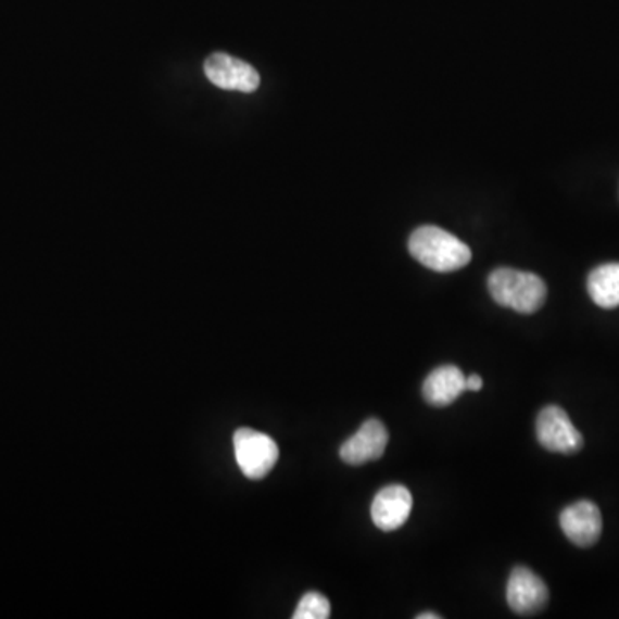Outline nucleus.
Wrapping results in <instances>:
<instances>
[{
    "instance_id": "f257e3e1",
    "label": "nucleus",
    "mask_w": 619,
    "mask_h": 619,
    "mask_svg": "<svg viewBox=\"0 0 619 619\" xmlns=\"http://www.w3.org/2000/svg\"><path fill=\"white\" fill-rule=\"evenodd\" d=\"M408 250L415 261L435 273H454L471 261L470 247L438 226H421L413 231Z\"/></svg>"
},
{
    "instance_id": "f03ea898",
    "label": "nucleus",
    "mask_w": 619,
    "mask_h": 619,
    "mask_svg": "<svg viewBox=\"0 0 619 619\" xmlns=\"http://www.w3.org/2000/svg\"><path fill=\"white\" fill-rule=\"evenodd\" d=\"M489 293L497 305L518 314H535L547 298V286L536 274L516 268H495L488 279Z\"/></svg>"
},
{
    "instance_id": "7ed1b4c3",
    "label": "nucleus",
    "mask_w": 619,
    "mask_h": 619,
    "mask_svg": "<svg viewBox=\"0 0 619 619\" xmlns=\"http://www.w3.org/2000/svg\"><path fill=\"white\" fill-rule=\"evenodd\" d=\"M232 444H235L236 463L247 479H264L279 459L276 441L258 430H236Z\"/></svg>"
},
{
    "instance_id": "20e7f679",
    "label": "nucleus",
    "mask_w": 619,
    "mask_h": 619,
    "mask_svg": "<svg viewBox=\"0 0 619 619\" xmlns=\"http://www.w3.org/2000/svg\"><path fill=\"white\" fill-rule=\"evenodd\" d=\"M536 439L551 453L573 454L582 450V433L559 406H545L536 418Z\"/></svg>"
},
{
    "instance_id": "39448f33",
    "label": "nucleus",
    "mask_w": 619,
    "mask_h": 619,
    "mask_svg": "<svg viewBox=\"0 0 619 619\" xmlns=\"http://www.w3.org/2000/svg\"><path fill=\"white\" fill-rule=\"evenodd\" d=\"M206 78L214 83L215 87L223 90L243 91V93H252L256 88L261 87V75L256 73L255 67L250 66L248 62L241 59L232 58V55L212 54L203 64Z\"/></svg>"
},
{
    "instance_id": "423d86ee",
    "label": "nucleus",
    "mask_w": 619,
    "mask_h": 619,
    "mask_svg": "<svg viewBox=\"0 0 619 619\" xmlns=\"http://www.w3.org/2000/svg\"><path fill=\"white\" fill-rule=\"evenodd\" d=\"M506 597L516 615L529 616L544 609L549 601V591L539 574L525 566H518L509 577Z\"/></svg>"
},
{
    "instance_id": "0eeeda50",
    "label": "nucleus",
    "mask_w": 619,
    "mask_h": 619,
    "mask_svg": "<svg viewBox=\"0 0 619 619\" xmlns=\"http://www.w3.org/2000/svg\"><path fill=\"white\" fill-rule=\"evenodd\" d=\"M389 432L382 421L368 418L346 442H344L339 456L348 465L358 467L368 462H376L388 447Z\"/></svg>"
},
{
    "instance_id": "6e6552de",
    "label": "nucleus",
    "mask_w": 619,
    "mask_h": 619,
    "mask_svg": "<svg viewBox=\"0 0 619 619\" xmlns=\"http://www.w3.org/2000/svg\"><path fill=\"white\" fill-rule=\"evenodd\" d=\"M563 532L578 547H591L603 533V515L591 501H578L559 516Z\"/></svg>"
},
{
    "instance_id": "1a4fd4ad",
    "label": "nucleus",
    "mask_w": 619,
    "mask_h": 619,
    "mask_svg": "<svg viewBox=\"0 0 619 619\" xmlns=\"http://www.w3.org/2000/svg\"><path fill=\"white\" fill-rule=\"evenodd\" d=\"M413 508L412 492L405 485H388L380 489L371 503V520L377 529L394 532L409 518Z\"/></svg>"
},
{
    "instance_id": "9d476101",
    "label": "nucleus",
    "mask_w": 619,
    "mask_h": 619,
    "mask_svg": "<svg viewBox=\"0 0 619 619\" xmlns=\"http://www.w3.org/2000/svg\"><path fill=\"white\" fill-rule=\"evenodd\" d=\"M465 374L454 365H442L427 377L424 382V397L432 406H447L462 396L465 388Z\"/></svg>"
},
{
    "instance_id": "9b49d317",
    "label": "nucleus",
    "mask_w": 619,
    "mask_h": 619,
    "mask_svg": "<svg viewBox=\"0 0 619 619\" xmlns=\"http://www.w3.org/2000/svg\"><path fill=\"white\" fill-rule=\"evenodd\" d=\"M586 289L592 302L604 310L619 306V262L598 265L589 274Z\"/></svg>"
},
{
    "instance_id": "f8f14e48",
    "label": "nucleus",
    "mask_w": 619,
    "mask_h": 619,
    "mask_svg": "<svg viewBox=\"0 0 619 619\" xmlns=\"http://www.w3.org/2000/svg\"><path fill=\"white\" fill-rule=\"evenodd\" d=\"M330 618V603L326 595L308 592L298 603L293 619H327Z\"/></svg>"
},
{
    "instance_id": "ddd939ff",
    "label": "nucleus",
    "mask_w": 619,
    "mask_h": 619,
    "mask_svg": "<svg viewBox=\"0 0 619 619\" xmlns=\"http://www.w3.org/2000/svg\"><path fill=\"white\" fill-rule=\"evenodd\" d=\"M465 388L467 391L477 392L483 388V380L479 376H470L465 380Z\"/></svg>"
},
{
    "instance_id": "4468645a",
    "label": "nucleus",
    "mask_w": 619,
    "mask_h": 619,
    "mask_svg": "<svg viewBox=\"0 0 619 619\" xmlns=\"http://www.w3.org/2000/svg\"><path fill=\"white\" fill-rule=\"evenodd\" d=\"M417 618L418 619H439V618H441V616L432 615V612H424V615H418Z\"/></svg>"
}]
</instances>
